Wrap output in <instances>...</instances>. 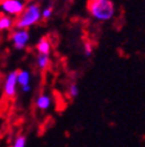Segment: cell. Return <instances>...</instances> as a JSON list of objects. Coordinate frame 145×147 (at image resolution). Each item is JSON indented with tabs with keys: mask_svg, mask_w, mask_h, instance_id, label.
<instances>
[{
	"mask_svg": "<svg viewBox=\"0 0 145 147\" xmlns=\"http://www.w3.org/2000/svg\"><path fill=\"white\" fill-rule=\"evenodd\" d=\"M89 14L99 22H107L114 16V5L111 0H90L87 3Z\"/></svg>",
	"mask_w": 145,
	"mask_h": 147,
	"instance_id": "1",
	"label": "cell"
},
{
	"mask_svg": "<svg viewBox=\"0 0 145 147\" xmlns=\"http://www.w3.org/2000/svg\"><path fill=\"white\" fill-rule=\"evenodd\" d=\"M41 13L42 9L38 4H29L25 6L20 16L14 20V26H16V29H20V30H27L29 28L36 25L42 19Z\"/></svg>",
	"mask_w": 145,
	"mask_h": 147,
	"instance_id": "2",
	"label": "cell"
},
{
	"mask_svg": "<svg viewBox=\"0 0 145 147\" xmlns=\"http://www.w3.org/2000/svg\"><path fill=\"white\" fill-rule=\"evenodd\" d=\"M25 3L21 0H4L0 3V11L5 16L11 18L19 17L25 9Z\"/></svg>",
	"mask_w": 145,
	"mask_h": 147,
	"instance_id": "3",
	"label": "cell"
},
{
	"mask_svg": "<svg viewBox=\"0 0 145 147\" xmlns=\"http://www.w3.org/2000/svg\"><path fill=\"white\" fill-rule=\"evenodd\" d=\"M29 41H30V32L29 30H20L16 29L11 34V42L14 49L17 50H23L26 48Z\"/></svg>",
	"mask_w": 145,
	"mask_h": 147,
	"instance_id": "4",
	"label": "cell"
},
{
	"mask_svg": "<svg viewBox=\"0 0 145 147\" xmlns=\"http://www.w3.org/2000/svg\"><path fill=\"white\" fill-rule=\"evenodd\" d=\"M17 72L12 71L6 76L4 82V94L7 98H13L17 93Z\"/></svg>",
	"mask_w": 145,
	"mask_h": 147,
	"instance_id": "5",
	"label": "cell"
},
{
	"mask_svg": "<svg viewBox=\"0 0 145 147\" xmlns=\"http://www.w3.org/2000/svg\"><path fill=\"white\" fill-rule=\"evenodd\" d=\"M51 103H53V99L49 94H45V93H42L37 97L36 99V107H37L39 110H48L50 107H51Z\"/></svg>",
	"mask_w": 145,
	"mask_h": 147,
	"instance_id": "6",
	"label": "cell"
},
{
	"mask_svg": "<svg viewBox=\"0 0 145 147\" xmlns=\"http://www.w3.org/2000/svg\"><path fill=\"white\" fill-rule=\"evenodd\" d=\"M37 51L39 55H49L51 51V45L50 41L45 37H42L37 43Z\"/></svg>",
	"mask_w": 145,
	"mask_h": 147,
	"instance_id": "7",
	"label": "cell"
},
{
	"mask_svg": "<svg viewBox=\"0 0 145 147\" xmlns=\"http://www.w3.org/2000/svg\"><path fill=\"white\" fill-rule=\"evenodd\" d=\"M31 82V74L29 71L25 69H20L19 72H17V83L18 85H20L21 87L30 85Z\"/></svg>",
	"mask_w": 145,
	"mask_h": 147,
	"instance_id": "8",
	"label": "cell"
},
{
	"mask_svg": "<svg viewBox=\"0 0 145 147\" xmlns=\"http://www.w3.org/2000/svg\"><path fill=\"white\" fill-rule=\"evenodd\" d=\"M14 25V19L5 16V14H0V31H6L12 29V26Z\"/></svg>",
	"mask_w": 145,
	"mask_h": 147,
	"instance_id": "9",
	"label": "cell"
},
{
	"mask_svg": "<svg viewBox=\"0 0 145 147\" xmlns=\"http://www.w3.org/2000/svg\"><path fill=\"white\" fill-rule=\"evenodd\" d=\"M37 66H38V68L39 69H47L48 68V66H49V63H50V57H49V55H39L38 54V56H37Z\"/></svg>",
	"mask_w": 145,
	"mask_h": 147,
	"instance_id": "10",
	"label": "cell"
},
{
	"mask_svg": "<svg viewBox=\"0 0 145 147\" xmlns=\"http://www.w3.org/2000/svg\"><path fill=\"white\" fill-rule=\"evenodd\" d=\"M53 13H54V7H53V5H49V6L44 7V9L42 10L41 17H42L43 19H45V20H47V19H50V18H51Z\"/></svg>",
	"mask_w": 145,
	"mask_h": 147,
	"instance_id": "11",
	"label": "cell"
},
{
	"mask_svg": "<svg viewBox=\"0 0 145 147\" xmlns=\"http://www.w3.org/2000/svg\"><path fill=\"white\" fill-rule=\"evenodd\" d=\"M78 86L75 84V83H72L69 85V89H68V94L71 97V98H76L78 96Z\"/></svg>",
	"mask_w": 145,
	"mask_h": 147,
	"instance_id": "12",
	"label": "cell"
},
{
	"mask_svg": "<svg viewBox=\"0 0 145 147\" xmlns=\"http://www.w3.org/2000/svg\"><path fill=\"white\" fill-rule=\"evenodd\" d=\"M12 147H26V138L24 135H19L16 138Z\"/></svg>",
	"mask_w": 145,
	"mask_h": 147,
	"instance_id": "13",
	"label": "cell"
},
{
	"mask_svg": "<svg viewBox=\"0 0 145 147\" xmlns=\"http://www.w3.org/2000/svg\"><path fill=\"white\" fill-rule=\"evenodd\" d=\"M93 53V46H92V43L90 42H86L84 43V55L87 57H89Z\"/></svg>",
	"mask_w": 145,
	"mask_h": 147,
	"instance_id": "14",
	"label": "cell"
},
{
	"mask_svg": "<svg viewBox=\"0 0 145 147\" xmlns=\"http://www.w3.org/2000/svg\"><path fill=\"white\" fill-rule=\"evenodd\" d=\"M30 90H31V85H27V86L21 87V91H23V92H29Z\"/></svg>",
	"mask_w": 145,
	"mask_h": 147,
	"instance_id": "15",
	"label": "cell"
}]
</instances>
